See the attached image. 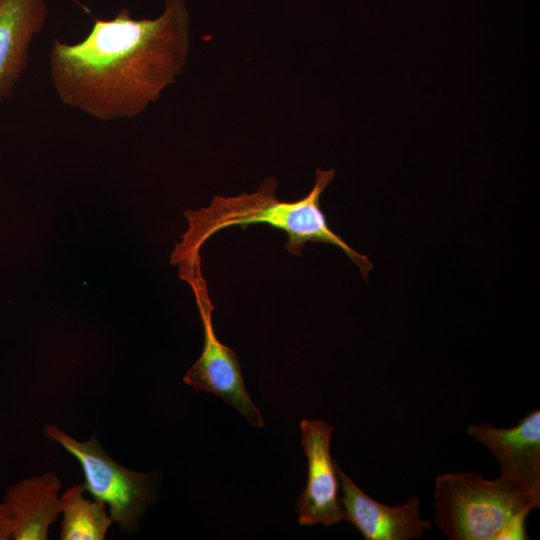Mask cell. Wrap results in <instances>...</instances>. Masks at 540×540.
Wrapping results in <instances>:
<instances>
[{"label":"cell","instance_id":"obj_1","mask_svg":"<svg viewBox=\"0 0 540 540\" xmlns=\"http://www.w3.org/2000/svg\"><path fill=\"white\" fill-rule=\"evenodd\" d=\"M190 50V14L184 0H164L155 18H133L122 8L95 18L80 42L57 38L49 53L59 100L100 121L132 119L156 102L181 75Z\"/></svg>","mask_w":540,"mask_h":540},{"label":"cell","instance_id":"obj_2","mask_svg":"<svg viewBox=\"0 0 540 540\" xmlns=\"http://www.w3.org/2000/svg\"><path fill=\"white\" fill-rule=\"evenodd\" d=\"M334 175V169H316L312 189L296 201L277 198L278 181L268 177L252 193L231 197L215 196L207 207L186 211L188 228L181 241L175 244L171 264H193L201 260L200 249L203 244L222 229L266 224L287 235L285 248L290 254L301 255L308 242L331 244L340 248L360 269L364 279H367L373 269L372 262L329 227L321 209V195Z\"/></svg>","mask_w":540,"mask_h":540},{"label":"cell","instance_id":"obj_3","mask_svg":"<svg viewBox=\"0 0 540 540\" xmlns=\"http://www.w3.org/2000/svg\"><path fill=\"white\" fill-rule=\"evenodd\" d=\"M435 522L450 540L527 539L524 522L540 494L472 472L440 474L433 494Z\"/></svg>","mask_w":540,"mask_h":540},{"label":"cell","instance_id":"obj_4","mask_svg":"<svg viewBox=\"0 0 540 540\" xmlns=\"http://www.w3.org/2000/svg\"><path fill=\"white\" fill-rule=\"evenodd\" d=\"M44 435L79 462L84 491L108 505L109 515L121 531L135 534L141 517L155 499L156 474L124 467L104 450L96 435L79 441L54 425H46Z\"/></svg>","mask_w":540,"mask_h":540},{"label":"cell","instance_id":"obj_5","mask_svg":"<svg viewBox=\"0 0 540 540\" xmlns=\"http://www.w3.org/2000/svg\"><path fill=\"white\" fill-rule=\"evenodd\" d=\"M200 262L178 266L181 279L193 290L204 333L201 355L187 370L183 381L193 387L195 393L209 392L219 396L238 410L252 426L262 427L264 421L247 393L236 353L220 342L215 334L212 322L214 306L208 295Z\"/></svg>","mask_w":540,"mask_h":540},{"label":"cell","instance_id":"obj_6","mask_svg":"<svg viewBox=\"0 0 540 540\" xmlns=\"http://www.w3.org/2000/svg\"><path fill=\"white\" fill-rule=\"evenodd\" d=\"M301 443L308 460L305 490L297 501L300 525L330 527L345 519L339 497L336 462L330 453L335 427L322 420L304 419L300 423Z\"/></svg>","mask_w":540,"mask_h":540},{"label":"cell","instance_id":"obj_7","mask_svg":"<svg viewBox=\"0 0 540 540\" xmlns=\"http://www.w3.org/2000/svg\"><path fill=\"white\" fill-rule=\"evenodd\" d=\"M467 434L483 443L500 465L498 479L507 487L540 494V411L532 410L511 428L480 423Z\"/></svg>","mask_w":540,"mask_h":540},{"label":"cell","instance_id":"obj_8","mask_svg":"<svg viewBox=\"0 0 540 540\" xmlns=\"http://www.w3.org/2000/svg\"><path fill=\"white\" fill-rule=\"evenodd\" d=\"M336 471L345 519L366 540H410L431 529V523L419 516L417 496L404 504L389 506L364 493L337 464Z\"/></svg>","mask_w":540,"mask_h":540},{"label":"cell","instance_id":"obj_9","mask_svg":"<svg viewBox=\"0 0 540 540\" xmlns=\"http://www.w3.org/2000/svg\"><path fill=\"white\" fill-rule=\"evenodd\" d=\"M47 18V0H0V107L27 69L32 42Z\"/></svg>","mask_w":540,"mask_h":540},{"label":"cell","instance_id":"obj_10","mask_svg":"<svg viewBox=\"0 0 540 540\" xmlns=\"http://www.w3.org/2000/svg\"><path fill=\"white\" fill-rule=\"evenodd\" d=\"M62 482L53 472L24 478L5 492L3 504L14 540H47L50 526L61 514Z\"/></svg>","mask_w":540,"mask_h":540},{"label":"cell","instance_id":"obj_11","mask_svg":"<svg viewBox=\"0 0 540 540\" xmlns=\"http://www.w3.org/2000/svg\"><path fill=\"white\" fill-rule=\"evenodd\" d=\"M61 540H104L113 523L105 504L84 496L82 484H74L60 495Z\"/></svg>","mask_w":540,"mask_h":540},{"label":"cell","instance_id":"obj_12","mask_svg":"<svg viewBox=\"0 0 540 540\" xmlns=\"http://www.w3.org/2000/svg\"><path fill=\"white\" fill-rule=\"evenodd\" d=\"M13 539L12 527L3 502H0V540Z\"/></svg>","mask_w":540,"mask_h":540}]
</instances>
